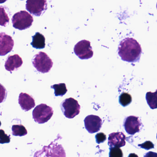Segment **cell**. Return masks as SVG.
<instances>
[{
    "instance_id": "1",
    "label": "cell",
    "mask_w": 157,
    "mask_h": 157,
    "mask_svg": "<svg viewBox=\"0 0 157 157\" xmlns=\"http://www.w3.org/2000/svg\"><path fill=\"white\" fill-rule=\"evenodd\" d=\"M142 53L141 45L132 38H126L119 45V55L124 61L137 62L140 60Z\"/></svg>"
},
{
    "instance_id": "2",
    "label": "cell",
    "mask_w": 157,
    "mask_h": 157,
    "mask_svg": "<svg viewBox=\"0 0 157 157\" xmlns=\"http://www.w3.org/2000/svg\"><path fill=\"white\" fill-rule=\"evenodd\" d=\"M32 16L26 11H20L14 14L12 18L13 27L20 30L29 28L33 22Z\"/></svg>"
},
{
    "instance_id": "3",
    "label": "cell",
    "mask_w": 157,
    "mask_h": 157,
    "mask_svg": "<svg viewBox=\"0 0 157 157\" xmlns=\"http://www.w3.org/2000/svg\"><path fill=\"white\" fill-rule=\"evenodd\" d=\"M54 142H51L48 146H45L41 150L36 152L34 157H66L62 146Z\"/></svg>"
},
{
    "instance_id": "4",
    "label": "cell",
    "mask_w": 157,
    "mask_h": 157,
    "mask_svg": "<svg viewBox=\"0 0 157 157\" xmlns=\"http://www.w3.org/2000/svg\"><path fill=\"white\" fill-rule=\"evenodd\" d=\"M32 64L38 71L44 74L49 72L52 68L53 62L45 52H40L34 56Z\"/></svg>"
},
{
    "instance_id": "5",
    "label": "cell",
    "mask_w": 157,
    "mask_h": 157,
    "mask_svg": "<svg viewBox=\"0 0 157 157\" xmlns=\"http://www.w3.org/2000/svg\"><path fill=\"white\" fill-rule=\"evenodd\" d=\"M53 114L52 108L44 103L37 105L32 112L34 121L40 124L47 122L52 118Z\"/></svg>"
},
{
    "instance_id": "6",
    "label": "cell",
    "mask_w": 157,
    "mask_h": 157,
    "mask_svg": "<svg viewBox=\"0 0 157 157\" xmlns=\"http://www.w3.org/2000/svg\"><path fill=\"white\" fill-rule=\"evenodd\" d=\"M61 107L64 115L68 119H73L80 113L81 107L73 98L65 99L61 103Z\"/></svg>"
},
{
    "instance_id": "7",
    "label": "cell",
    "mask_w": 157,
    "mask_h": 157,
    "mask_svg": "<svg viewBox=\"0 0 157 157\" xmlns=\"http://www.w3.org/2000/svg\"><path fill=\"white\" fill-rule=\"evenodd\" d=\"M74 52L82 60L90 59L94 54L90 41L85 40H81L76 44L74 48Z\"/></svg>"
},
{
    "instance_id": "8",
    "label": "cell",
    "mask_w": 157,
    "mask_h": 157,
    "mask_svg": "<svg viewBox=\"0 0 157 157\" xmlns=\"http://www.w3.org/2000/svg\"><path fill=\"white\" fill-rule=\"evenodd\" d=\"M47 0H27L26 9L31 14L39 17L48 8Z\"/></svg>"
},
{
    "instance_id": "9",
    "label": "cell",
    "mask_w": 157,
    "mask_h": 157,
    "mask_svg": "<svg viewBox=\"0 0 157 157\" xmlns=\"http://www.w3.org/2000/svg\"><path fill=\"white\" fill-rule=\"evenodd\" d=\"M142 123L138 117L130 116L125 118L124 126L126 132L129 135H133L140 131Z\"/></svg>"
},
{
    "instance_id": "10",
    "label": "cell",
    "mask_w": 157,
    "mask_h": 157,
    "mask_svg": "<svg viewBox=\"0 0 157 157\" xmlns=\"http://www.w3.org/2000/svg\"><path fill=\"white\" fill-rule=\"evenodd\" d=\"M84 122L86 129L90 134L98 132L102 126V120L96 115H88L85 118Z\"/></svg>"
},
{
    "instance_id": "11",
    "label": "cell",
    "mask_w": 157,
    "mask_h": 157,
    "mask_svg": "<svg viewBox=\"0 0 157 157\" xmlns=\"http://www.w3.org/2000/svg\"><path fill=\"white\" fill-rule=\"evenodd\" d=\"M14 46V41L12 37L2 32L1 33L0 55L5 56L12 51Z\"/></svg>"
},
{
    "instance_id": "12",
    "label": "cell",
    "mask_w": 157,
    "mask_h": 157,
    "mask_svg": "<svg viewBox=\"0 0 157 157\" xmlns=\"http://www.w3.org/2000/svg\"><path fill=\"white\" fill-rule=\"evenodd\" d=\"M126 136L123 132H113L109 135L108 144L110 147H121L125 145Z\"/></svg>"
},
{
    "instance_id": "13",
    "label": "cell",
    "mask_w": 157,
    "mask_h": 157,
    "mask_svg": "<svg viewBox=\"0 0 157 157\" xmlns=\"http://www.w3.org/2000/svg\"><path fill=\"white\" fill-rule=\"evenodd\" d=\"M23 63L22 59L18 54L9 55L6 61L5 68L8 71H13L20 68Z\"/></svg>"
},
{
    "instance_id": "14",
    "label": "cell",
    "mask_w": 157,
    "mask_h": 157,
    "mask_svg": "<svg viewBox=\"0 0 157 157\" xmlns=\"http://www.w3.org/2000/svg\"><path fill=\"white\" fill-rule=\"evenodd\" d=\"M18 103L21 109L26 111H28L35 107V100L31 96L26 93L21 92L18 98Z\"/></svg>"
},
{
    "instance_id": "15",
    "label": "cell",
    "mask_w": 157,
    "mask_h": 157,
    "mask_svg": "<svg viewBox=\"0 0 157 157\" xmlns=\"http://www.w3.org/2000/svg\"><path fill=\"white\" fill-rule=\"evenodd\" d=\"M32 47L37 49L44 48L45 47V38L39 32H37L32 36V41L30 43Z\"/></svg>"
},
{
    "instance_id": "16",
    "label": "cell",
    "mask_w": 157,
    "mask_h": 157,
    "mask_svg": "<svg viewBox=\"0 0 157 157\" xmlns=\"http://www.w3.org/2000/svg\"><path fill=\"white\" fill-rule=\"evenodd\" d=\"M146 99L147 104L151 109H157V90L155 92H147Z\"/></svg>"
},
{
    "instance_id": "17",
    "label": "cell",
    "mask_w": 157,
    "mask_h": 157,
    "mask_svg": "<svg viewBox=\"0 0 157 157\" xmlns=\"http://www.w3.org/2000/svg\"><path fill=\"white\" fill-rule=\"evenodd\" d=\"M51 88L54 90V95L57 96H63L66 94L67 91L66 85L65 83H60L55 84L51 86Z\"/></svg>"
},
{
    "instance_id": "18",
    "label": "cell",
    "mask_w": 157,
    "mask_h": 157,
    "mask_svg": "<svg viewBox=\"0 0 157 157\" xmlns=\"http://www.w3.org/2000/svg\"><path fill=\"white\" fill-rule=\"evenodd\" d=\"M12 130V134L14 136H22L27 134V131L22 124L13 125Z\"/></svg>"
},
{
    "instance_id": "19",
    "label": "cell",
    "mask_w": 157,
    "mask_h": 157,
    "mask_svg": "<svg viewBox=\"0 0 157 157\" xmlns=\"http://www.w3.org/2000/svg\"><path fill=\"white\" fill-rule=\"evenodd\" d=\"M119 101L122 106L126 107L132 102L131 96L129 93L123 92L120 95Z\"/></svg>"
},
{
    "instance_id": "20",
    "label": "cell",
    "mask_w": 157,
    "mask_h": 157,
    "mask_svg": "<svg viewBox=\"0 0 157 157\" xmlns=\"http://www.w3.org/2000/svg\"><path fill=\"white\" fill-rule=\"evenodd\" d=\"M109 149V157H123V153L120 147H110Z\"/></svg>"
},
{
    "instance_id": "21",
    "label": "cell",
    "mask_w": 157,
    "mask_h": 157,
    "mask_svg": "<svg viewBox=\"0 0 157 157\" xmlns=\"http://www.w3.org/2000/svg\"><path fill=\"white\" fill-rule=\"evenodd\" d=\"M9 19L3 6H1V25L6 26L9 23Z\"/></svg>"
},
{
    "instance_id": "22",
    "label": "cell",
    "mask_w": 157,
    "mask_h": 157,
    "mask_svg": "<svg viewBox=\"0 0 157 157\" xmlns=\"http://www.w3.org/2000/svg\"><path fill=\"white\" fill-rule=\"evenodd\" d=\"M0 137H1V141L0 143L1 144H3L6 143H9L10 142V138L5 133L4 131L2 130H1V133H0Z\"/></svg>"
},
{
    "instance_id": "23",
    "label": "cell",
    "mask_w": 157,
    "mask_h": 157,
    "mask_svg": "<svg viewBox=\"0 0 157 157\" xmlns=\"http://www.w3.org/2000/svg\"><path fill=\"white\" fill-rule=\"evenodd\" d=\"M96 143L98 144H100L101 143H104L106 141L107 139V136L103 133H99L96 135Z\"/></svg>"
},
{
    "instance_id": "24",
    "label": "cell",
    "mask_w": 157,
    "mask_h": 157,
    "mask_svg": "<svg viewBox=\"0 0 157 157\" xmlns=\"http://www.w3.org/2000/svg\"><path fill=\"white\" fill-rule=\"evenodd\" d=\"M138 146L143 148V149H146V150H149V149H152L155 147L154 144L150 141H146L143 144L138 145Z\"/></svg>"
},
{
    "instance_id": "25",
    "label": "cell",
    "mask_w": 157,
    "mask_h": 157,
    "mask_svg": "<svg viewBox=\"0 0 157 157\" xmlns=\"http://www.w3.org/2000/svg\"><path fill=\"white\" fill-rule=\"evenodd\" d=\"M143 157H157V154L155 152H149L146 153Z\"/></svg>"
},
{
    "instance_id": "26",
    "label": "cell",
    "mask_w": 157,
    "mask_h": 157,
    "mask_svg": "<svg viewBox=\"0 0 157 157\" xmlns=\"http://www.w3.org/2000/svg\"><path fill=\"white\" fill-rule=\"evenodd\" d=\"M128 157H139L136 154H134V153H132V154H130L129 155Z\"/></svg>"
},
{
    "instance_id": "27",
    "label": "cell",
    "mask_w": 157,
    "mask_h": 157,
    "mask_svg": "<svg viewBox=\"0 0 157 157\" xmlns=\"http://www.w3.org/2000/svg\"><path fill=\"white\" fill-rule=\"evenodd\" d=\"M7 0H0V3H4L5 2H6Z\"/></svg>"
},
{
    "instance_id": "28",
    "label": "cell",
    "mask_w": 157,
    "mask_h": 157,
    "mask_svg": "<svg viewBox=\"0 0 157 157\" xmlns=\"http://www.w3.org/2000/svg\"></svg>"
},
{
    "instance_id": "29",
    "label": "cell",
    "mask_w": 157,
    "mask_h": 157,
    "mask_svg": "<svg viewBox=\"0 0 157 157\" xmlns=\"http://www.w3.org/2000/svg\"></svg>"
},
{
    "instance_id": "30",
    "label": "cell",
    "mask_w": 157,
    "mask_h": 157,
    "mask_svg": "<svg viewBox=\"0 0 157 157\" xmlns=\"http://www.w3.org/2000/svg\"></svg>"
}]
</instances>
